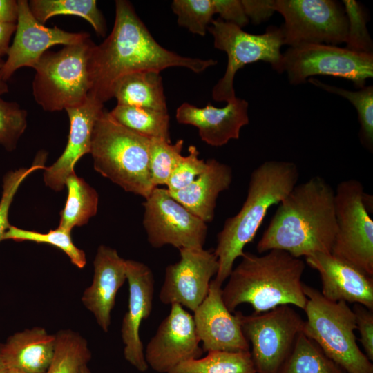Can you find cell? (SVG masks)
I'll return each instance as SVG.
<instances>
[{
	"instance_id": "cell-1",
	"label": "cell",
	"mask_w": 373,
	"mask_h": 373,
	"mask_svg": "<svg viewBox=\"0 0 373 373\" xmlns=\"http://www.w3.org/2000/svg\"><path fill=\"white\" fill-rule=\"evenodd\" d=\"M216 64L212 59L183 57L164 48L153 37L132 4L117 0L111 32L102 43L95 45L90 53L89 93L104 103L113 98L116 81L127 74L144 70L160 73L173 66L200 73Z\"/></svg>"
},
{
	"instance_id": "cell-2",
	"label": "cell",
	"mask_w": 373,
	"mask_h": 373,
	"mask_svg": "<svg viewBox=\"0 0 373 373\" xmlns=\"http://www.w3.org/2000/svg\"><path fill=\"white\" fill-rule=\"evenodd\" d=\"M256 249L285 251L294 257L331 253L336 231L334 190L315 175L297 184L278 204Z\"/></svg>"
},
{
	"instance_id": "cell-3",
	"label": "cell",
	"mask_w": 373,
	"mask_h": 373,
	"mask_svg": "<svg viewBox=\"0 0 373 373\" xmlns=\"http://www.w3.org/2000/svg\"><path fill=\"white\" fill-rule=\"evenodd\" d=\"M305 268L303 260L283 250L260 256L244 251L222 288L224 305L231 313L245 303L254 314L284 305L304 309L307 300L301 280Z\"/></svg>"
},
{
	"instance_id": "cell-4",
	"label": "cell",
	"mask_w": 373,
	"mask_h": 373,
	"mask_svg": "<svg viewBox=\"0 0 373 373\" xmlns=\"http://www.w3.org/2000/svg\"><path fill=\"white\" fill-rule=\"evenodd\" d=\"M299 175L297 165L289 161L268 160L253 170L241 209L225 220L217 236L213 252L218 270L213 279L217 285L222 287L228 278L235 260L242 256L245 247L256 236L269 208L289 194Z\"/></svg>"
},
{
	"instance_id": "cell-5",
	"label": "cell",
	"mask_w": 373,
	"mask_h": 373,
	"mask_svg": "<svg viewBox=\"0 0 373 373\" xmlns=\"http://www.w3.org/2000/svg\"><path fill=\"white\" fill-rule=\"evenodd\" d=\"M150 140L104 109L92 135L90 153L95 171L125 191L147 198L155 188L149 171Z\"/></svg>"
},
{
	"instance_id": "cell-6",
	"label": "cell",
	"mask_w": 373,
	"mask_h": 373,
	"mask_svg": "<svg viewBox=\"0 0 373 373\" xmlns=\"http://www.w3.org/2000/svg\"><path fill=\"white\" fill-rule=\"evenodd\" d=\"M307 300L303 332L347 373H373V364L360 350L354 331L356 318L345 301H331L303 283Z\"/></svg>"
},
{
	"instance_id": "cell-7",
	"label": "cell",
	"mask_w": 373,
	"mask_h": 373,
	"mask_svg": "<svg viewBox=\"0 0 373 373\" xmlns=\"http://www.w3.org/2000/svg\"><path fill=\"white\" fill-rule=\"evenodd\" d=\"M95 43L90 37L46 51L34 69L32 94L46 111H59L83 104L90 90L88 61Z\"/></svg>"
},
{
	"instance_id": "cell-8",
	"label": "cell",
	"mask_w": 373,
	"mask_h": 373,
	"mask_svg": "<svg viewBox=\"0 0 373 373\" xmlns=\"http://www.w3.org/2000/svg\"><path fill=\"white\" fill-rule=\"evenodd\" d=\"M207 30L213 37L214 47L227 55L225 73L212 90L215 101L229 102L236 96L233 88L234 77L245 65L258 61L270 64L272 68L282 73L284 45L280 27L269 26L260 35L245 32L236 25L224 21L220 18L213 19Z\"/></svg>"
},
{
	"instance_id": "cell-9",
	"label": "cell",
	"mask_w": 373,
	"mask_h": 373,
	"mask_svg": "<svg viewBox=\"0 0 373 373\" xmlns=\"http://www.w3.org/2000/svg\"><path fill=\"white\" fill-rule=\"evenodd\" d=\"M362 183L340 182L334 190L336 231L331 254L373 277V221Z\"/></svg>"
},
{
	"instance_id": "cell-10",
	"label": "cell",
	"mask_w": 373,
	"mask_h": 373,
	"mask_svg": "<svg viewBox=\"0 0 373 373\" xmlns=\"http://www.w3.org/2000/svg\"><path fill=\"white\" fill-rule=\"evenodd\" d=\"M235 314L251 345L250 353L256 373H280L303 331L302 317L288 305L260 314Z\"/></svg>"
},
{
	"instance_id": "cell-11",
	"label": "cell",
	"mask_w": 373,
	"mask_h": 373,
	"mask_svg": "<svg viewBox=\"0 0 373 373\" xmlns=\"http://www.w3.org/2000/svg\"><path fill=\"white\" fill-rule=\"evenodd\" d=\"M298 85L315 75H329L352 82L358 89L373 77V53L357 52L334 45L306 44L283 53L282 73Z\"/></svg>"
},
{
	"instance_id": "cell-12",
	"label": "cell",
	"mask_w": 373,
	"mask_h": 373,
	"mask_svg": "<svg viewBox=\"0 0 373 373\" xmlns=\"http://www.w3.org/2000/svg\"><path fill=\"white\" fill-rule=\"evenodd\" d=\"M275 12L284 19V45H334L345 43L347 19L344 8L333 0H273Z\"/></svg>"
},
{
	"instance_id": "cell-13",
	"label": "cell",
	"mask_w": 373,
	"mask_h": 373,
	"mask_svg": "<svg viewBox=\"0 0 373 373\" xmlns=\"http://www.w3.org/2000/svg\"><path fill=\"white\" fill-rule=\"evenodd\" d=\"M143 206V226L152 247L204 248L207 223L175 200L167 189L155 187Z\"/></svg>"
},
{
	"instance_id": "cell-14",
	"label": "cell",
	"mask_w": 373,
	"mask_h": 373,
	"mask_svg": "<svg viewBox=\"0 0 373 373\" xmlns=\"http://www.w3.org/2000/svg\"><path fill=\"white\" fill-rule=\"evenodd\" d=\"M180 260L169 265L159 294L164 305L176 303L193 312L207 297L218 270L213 251L204 248L179 249Z\"/></svg>"
},
{
	"instance_id": "cell-15",
	"label": "cell",
	"mask_w": 373,
	"mask_h": 373,
	"mask_svg": "<svg viewBox=\"0 0 373 373\" xmlns=\"http://www.w3.org/2000/svg\"><path fill=\"white\" fill-rule=\"evenodd\" d=\"M17 3L15 37L1 68V75L6 82L22 67L34 68L41 57L52 46L75 44L90 37L85 32H70L57 26L46 27L33 17L28 1L19 0Z\"/></svg>"
},
{
	"instance_id": "cell-16",
	"label": "cell",
	"mask_w": 373,
	"mask_h": 373,
	"mask_svg": "<svg viewBox=\"0 0 373 373\" xmlns=\"http://www.w3.org/2000/svg\"><path fill=\"white\" fill-rule=\"evenodd\" d=\"M200 344L193 315L173 303L149 341L145 360L154 371L169 373L184 361L200 358L204 352Z\"/></svg>"
},
{
	"instance_id": "cell-17",
	"label": "cell",
	"mask_w": 373,
	"mask_h": 373,
	"mask_svg": "<svg viewBox=\"0 0 373 373\" xmlns=\"http://www.w3.org/2000/svg\"><path fill=\"white\" fill-rule=\"evenodd\" d=\"M126 272L128 305L121 327L124 356L126 361L138 371L145 372L149 366L144 357L140 327L153 309L155 279L148 265L133 260H126Z\"/></svg>"
},
{
	"instance_id": "cell-18",
	"label": "cell",
	"mask_w": 373,
	"mask_h": 373,
	"mask_svg": "<svg viewBox=\"0 0 373 373\" xmlns=\"http://www.w3.org/2000/svg\"><path fill=\"white\" fill-rule=\"evenodd\" d=\"M193 312L203 352L249 351L250 345L237 316L227 308L222 299V287L213 280L207 297Z\"/></svg>"
},
{
	"instance_id": "cell-19",
	"label": "cell",
	"mask_w": 373,
	"mask_h": 373,
	"mask_svg": "<svg viewBox=\"0 0 373 373\" xmlns=\"http://www.w3.org/2000/svg\"><path fill=\"white\" fill-rule=\"evenodd\" d=\"M321 280V294L334 302L360 304L373 310L372 276L331 253L316 252L305 257Z\"/></svg>"
},
{
	"instance_id": "cell-20",
	"label": "cell",
	"mask_w": 373,
	"mask_h": 373,
	"mask_svg": "<svg viewBox=\"0 0 373 373\" xmlns=\"http://www.w3.org/2000/svg\"><path fill=\"white\" fill-rule=\"evenodd\" d=\"M70 121L68 142L61 156L51 166L45 167L44 180L55 191L66 186L68 177L73 172L77 161L90 153L93 131L104 110V103L89 93L79 106L65 109Z\"/></svg>"
},
{
	"instance_id": "cell-21",
	"label": "cell",
	"mask_w": 373,
	"mask_h": 373,
	"mask_svg": "<svg viewBox=\"0 0 373 373\" xmlns=\"http://www.w3.org/2000/svg\"><path fill=\"white\" fill-rule=\"evenodd\" d=\"M223 108L211 104L196 107L184 102L176 110L178 123L195 126L201 140L212 146H222L240 137L241 128L249 122L248 102L235 97Z\"/></svg>"
},
{
	"instance_id": "cell-22",
	"label": "cell",
	"mask_w": 373,
	"mask_h": 373,
	"mask_svg": "<svg viewBox=\"0 0 373 373\" xmlns=\"http://www.w3.org/2000/svg\"><path fill=\"white\" fill-rule=\"evenodd\" d=\"M93 265V282L84 291L82 302L107 332L117 293L126 280V260L116 249L102 245L97 250Z\"/></svg>"
},
{
	"instance_id": "cell-23",
	"label": "cell",
	"mask_w": 373,
	"mask_h": 373,
	"mask_svg": "<svg viewBox=\"0 0 373 373\" xmlns=\"http://www.w3.org/2000/svg\"><path fill=\"white\" fill-rule=\"evenodd\" d=\"M204 171L189 186L171 196L205 223L215 216L217 199L227 190L233 180V171L228 164L214 158L207 161Z\"/></svg>"
},
{
	"instance_id": "cell-24",
	"label": "cell",
	"mask_w": 373,
	"mask_h": 373,
	"mask_svg": "<svg viewBox=\"0 0 373 373\" xmlns=\"http://www.w3.org/2000/svg\"><path fill=\"white\" fill-rule=\"evenodd\" d=\"M56 336L35 327L17 332L0 344V352L6 367L27 373H45L55 350Z\"/></svg>"
},
{
	"instance_id": "cell-25",
	"label": "cell",
	"mask_w": 373,
	"mask_h": 373,
	"mask_svg": "<svg viewBox=\"0 0 373 373\" xmlns=\"http://www.w3.org/2000/svg\"><path fill=\"white\" fill-rule=\"evenodd\" d=\"M112 97L119 105L167 112L162 79L156 71H138L122 76L113 86Z\"/></svg>"
},
{
	"instance_id": "cell-26",
	"label": "cell",
	"mask_w": 373,
	"mask_h": 373,
	"mask_svg": "<svg viewBox=\"0 0 373 373\" xmlns=\"http://www.w3.org/2000/svg\"><path fill=\"white\" fill-rule=\"evenodd\" d=\"M68 195L60 212L59 228L71 232L75 227L86 224L97 211L99 197L96 190L75 172L66 179Z\"/></svg>"
},
{
	"instance_id": "cell-27",
	"label": "cell",
	"mask_w": 373,
	"mask_h": 373,
	"mask_svg": "<svg viewBox=\"0 0 373 373\" xmlns=\"http://www.w3.org/2000/svg\"><path fill=\"white\" fill-rule=\"evenodd\" d=\"M28 6L33 17L41 24L56 15H74L88 21L98 36L106 34L105 18L95 0H30Z\"/></svg>"
},
{
	"instance_id": "cell-28",
	"label": "cell",
	"mask_w": 373,
	"mask_h": 373,
	"mask_svg": "<svg viewBox=\"0 0 373 373\" xmlns=\"http://www.w3.org/2000/svg\"><path fill=\"white\" fill-rule=\"evenodd\" d=\"M110 113L119 124L135 133L171 142L168 112L117 104Z\"/></svg>"
},
{
	"instance_id": "cell-29",
	"label": "cell",
	"mask_w": 373,
	"mask_h": 373,
	"mask_svg": "<svg viewBox=\"0 0 373 373\" xmlns=\"http://www.w3.org/2000/svg\"><path fill=\"white\" fill-rule=\"evenodd\" d=\"M169 373H256L250 351H212L180 363Z\"/></svg>"
},
{
	"instance_id": "cell-30",
	"label": "cell",
	"mask_w": 373,
	"mask_h": 373,
	"mask_svg": "<svg viewBox=\"0 0 373 373\" xmlns=\"http://www.w3.org/2000/svg\"><path fill=\"white\" fill-rule=\"evenodd\" d=\"M280 373H345L303 331Z\"/></svg>"
},
{
	"instance_id": "cell-31",
	"label": "cell",
	"mask_w": 373,
	"mask_h": 373,
	"mask_svg": "<svg viewBox=\"0 0 373 373\" xmlns=\"http://www.w3.org/2000/svg\"><path fill=\"white\" fill-rule=\"evenodd\" d=\"M52 361L45 373H77L91 358L87 341L78 332L59 331Z\"/></svg>"
},
{
	"instance_id": "cell-32",
	"label": "cell",
	"mask_w": 373,
	"mask_h": 373,
	"mask_svg": "<svg viewBox=\"0 0 373 373\" xmlns=\"http://www.w3.org/2000/svg\"><path fill=\"white\" fill-rule=\"evenodd\" d=\"M307 82L327 92L338 95L351 102L358 114L361 143L372 152L373 149V86H365L357 91H352L325 84L313 77L308 79Z\"/></svg>"
},
{
	"instance_id": "cell-33",
	"label": "cell",
	"mask_w": 373,
	"mask_h": 373,
	"mask_svg": "<svg viewBox=\"0 0 373 373\" xmlns=\"http://www.w3.org/2000/svg\"><path fill=\"white\" fill-rule=\"evenodd\" d=\"M4 240L49 244L64 251L71 262L78 268L82 269L86 264L85 252L73 244L70 232L59 227L44 233L10 225L3 236L2 240Z\"/></svg>"
},
{
	"instance_id": "cell-34",
	"label": "cell",
	"mask_w": 373,
	"mask_h": 373,
	"mask_svg": "<svg viewBox=\"0 0 373 373\" xmlns=\"http://www.w3.org/2000/svg\"><path fill=\"white\" fill-rule=\"evenodd\" d=\"M184 140L175 144L159 138H151L149 146V171L154 187L166 185L182 156Z\"/></svg>"
},
{
	"instance_id": "cell-35",
	"label": "cell",
	"mask_w": 373,
	"mask_h": 373,
	"mask_svg": "<svg viewBox=\"0 0 373 373\" xmlns=\"http://www.w3.org/2000/svg\"><path fill=\"white\" fill-rule=\"evenodd\" d=\"M171 8L180 26L200 36L205 35L216 14L212 0H174Z\"/></svg>"
},
{
	"instance_id": "cell-36",
	"label": "cell",
	"mask_w": 373,
	"mask_h": 373,
	"mask_svg": "<svg viewBox=\"0 0 373 373\" xmlns=\"http://www.w3.org/2000/svg\"><path fill=\"white\" fill-rule=\"evenodd\" d=\"M347 19V34L345 48L350 50L373 53L372 40L367 28V15L361 4L355 0H343Z\"/></svg>"
},
{
	"instance_id": "cell-37",
	"label": "cell",
	"mask_w": 373,
	"mask_h": 373,
	"mask_svg": "<svg viewBox=\"0 0 373 373\" xmlns=\"http://www.w3.org/2000/svg\"><path fill=\"white\" fill-rule=\"evenodd\" d=\"M27 127V111L15 102L0 97V145L13 151Z\"/></svg>"
},
{
	"instance_id": "cell-38",
	"label": "cell",
	"mask_w": 373,
	"mask_h": 373,
	"mask_svg": "<svg viewBox=\"0 0 373 373\" xmlns=\"http://www.w3.org/2000/svg\"><path fill=\"white\" fill-rule=\"evenodd\" d=\"M45 161L37 158L29 168H21L8 171L3 178L2 194L0 200V241L6 231L10 226L8 214L14 197L23 181L37 170L44 169Z\"/></svg>"
},
{
	"instance_id": "cell-39",
	"label": "cell",
	"mask_w": 373,
	"mask_h": 373,
	"mask_svg": "<svg viewBox=\"0 0 373 373\" xmlns=\"http://www.w3.org/2000/svg\"><path fill=\"white\" fill-rule=\"evenodd\" d=\"M199 155L195 146H189L188 155L181 157L169 179L166 189L169 192L186 187L204 171L207 162Z\"/></svg>"
},
{
	"instance_id": "cell-40",
	"label": "cell",
	"mask_w": 373,
	"mask_h": 373,
	"mask_svg": "<svg viewBox=\"0 0 373 373\" xmlns=\"http://www.w3.org/2000/svg\"><path fill=\"white\" fill-rule=\"evenodd\" d=\"M353 312L356 318V329L359 331L360 342L370 361L373 360V310L360 304H354Z\"/></svg>"
},
{
	"instance_id": "cell-41",
	"label": "cell",
	"mask_w": 373,
	"mask_h": 373,
	"mask_svg": "<svg viewBox=\"0 0 373 373\" xmlns=\"http://www.w3.org/2000/svg\"><path fill=\"white\" fill-rule=\"evenodd\" d=\"M215 13L218 14L225 22L233 23L242 28L248 24L247 17L240 0H212Z\"/></svg>"
},
{
	"instance_id": "cell-42",
	"label": "cell",
	"mask_w": 373,
	"mask_h": 373,
	"mask_svg": "<svg viewBox=\"0 0 373 373\" xmlns=\"http://www.w3.org/2000/svg\"><path fill=\"white\" fill-rule=\"evenodd\" d=\"M273 0H241L245 14L249 20L255 25L269 19L275 10L272 6Z\"/></svg>"
},
{
	"instance_id": "cell-43",
	"label": "cell",
	"mask_w": 373,
	"mask_h": 373,
	"mask_svg": "<svg viewBox=\"0 0 373 373\" xmlns=\"http://www.w3.org/2000/svg\"><path fill=\"white\" fill-rule=\"evenodd\" d=\"M17 17V1L0 0V23L16 24Z\"/></svg>"
},
{
	"instance_id": "cell-44",
	"label": "cell",
	"mask_w": 373,
	"mask_h": 373,
	"mask_svg": "<svg viewBox=\"0 0 373 373\" xmlns=\"http://www.w3.org/2000/svg\"><path fill=\"white\" fill-rule=\"evenodd\" d=\"M17 23H0V59L7 55L10 39L15 32Z\"/></svg>"
},
{
	"instance_id": "cell-45",
	"label": "cell",
	"mask_w": 373,
	"mask_h": 373,
	"mask_svg": "<svg viewBox=\"0 0 373 373\" xmlns=\"http://www.w3.org/2000/svg\"><path fill=\"white\" fill-rule=\"evenodd\" d=\"M3 64V61L0 59V97L3 94L7 93L9 90L7 82L3 80L1 75V68H2Z\"/></svg>"
},
{
	"instance_id": "cell-46",
	"label": "cell",
	"mask_w": 373,
	"mask_h": 373,
	"mask_svg": "<svg viewBox=\"0 0 373 373\" xmlns=\"http://www.w3.org/2000/svg\"><path fill=\"white\" fill-rule=\"evenodd\" d=\"M3 373H27L21 370L14 368V367H8L6 368Z\"/></svg>"
},
{
	"instance_id": "cell-47",
	"label": "cell",
	"mask_w": 373,
	"mask_h": 373,
	"mask_svg": "<svg viewBox=\"0 0 373 373\" xmlns=\"http://www.w3.org/2000/svg\"><path fill=\"white\" fill-rule=\"evenodd\" d=\"M77 373H91V372L86 364V365H82L77 372Z\"/></svg>"
},
{
	"instance_id": "cell-48",
	"label": "cell",
	"mask_w": 373,
	"mask_h": 373,
	"mask_svg": "<svg viewBox=\"0 0 373 373\" xmlns=\"http://www.w3.org/2000/svg\"><path fill=\"white\" fill-rule=\"evenodd\" d=\"M6 369V367L3 361L1 352H0V373H3Z\"/></svg>"
}]
</instances>
